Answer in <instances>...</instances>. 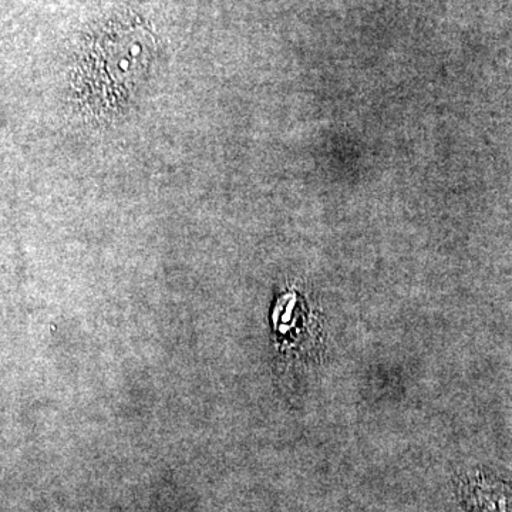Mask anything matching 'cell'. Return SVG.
Masks as SVG:
<instances>
[{"instance_id": "6da1fadb", "label": "cell", "mask_w": 512, "mask_h": 512, "mask_svg": "<svg viewBox=\"0 0 512 512\" xmlns=\"http://www.w3.org/2000/svg\"><path fill=\"white\" fill-rule=\"evenodd\" d=\"M478 500L485 512H512V494L503 484H485L478 490Z\"/></svg>"}]
</instances>
